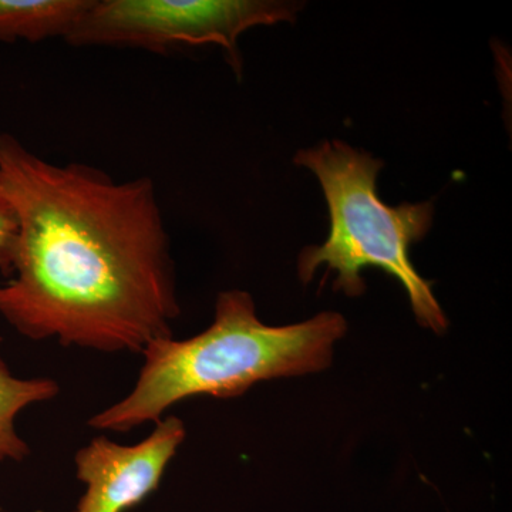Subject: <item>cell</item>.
<instances>
[{
  "label": "cell",
  "instance_id": "6da1fadb",
  "mask_svg": "<svg viewBox=\"0 0 512 512\" xmlns=\"http://www.w3.org/2000/svg\"><path fill=\"white\" fill-rule=\"evenodd\" d=\"M0 195L16 221L0 316L30 340L141 353L180 316L151 177L56 164L0 133Z\"/></svg>",
  "mask_w": 512,
  "mask_h": 512
},
{
  "label": "cell",
  "instance_id": "277c9868",
  "mask_svg": "<svg viewBox=\"0 0 512 512\" xmlns=\"http://www.w3.org/2000/svg\"><path fill=\"white\" fill-rule=\"evenodd\" d=\"M301 3L278 0H92L66 37L72 46L175 47L217 45L238 76V40L256 26L293 22Z\"/></svg>",
  "mask_w": 512,
  "mask_h": 512
},
{
  "label": "cell",
  "instance_id": "8992f818",
  "mask_svg": "<svg viewBox=\"0 0 512 512\" xmlns=\"http://www.w3.org/2000/svg\"><path fill=\"white\" fill-rule=\"evenodd\" d=\"M92 0H0V42L66 39Z\"/></svg>",
  "mask_w": 512,
  "mask_h": 512
},
{
  "label": "cell",
  "instance_id": "5b68a950",
  "mask_svg": "<svg viewBox=\"0 0 512 512\" xmlns=\"http://www.w3.org/2000/svg\"><path fill=\"white\" fill-rule=\"evenodd\" d=\"M156 424L136 446L97 437L77 451V477L86 484V493L76 512H124L157 490L187 433L178 417Z\"/></svg>",
  "mask_w": 512,
  "mask_h": 512
},
{
  "label": "cell",
  "instance_id": "3957f363",
  "mask_svg": "<svg viewBox=\"0 0 512 512\" xmlns=\"http://www.w3.org/2000/svg\"><path fill=\"white\" fill-rule=\"evenodd\" d=\"M293 163L318 178L330 220L328 239L302 249L299 255L298 275L303 284L312 281L320 266H326L328 275L336 274L333 289L355 298L366 291L363 269H382L402 284L417 322L443 333L446 315L431 291V282L421 278L409 254L414 242L430 231L433 201L404 202L399 207L384 204L376 185L383 161L343 141H323L299 151Z\"/></svg>",
  "mask_w": 512,
  "mask_h": 512
},
{
  "label": "cell",
  "instance_id": "7a4b0ae2",
  "mask_svg": "<svg viewBox=\"0 0 512 512\" xmlns=\"http://www.w3.org/2000/svg\"><path fill=\"white\" fill-rule=\"evenodd\" d=\"M346 332L348 322L336 312L296 325H265L248 292H221L210 328L191 339L148 343L134 389L89 424L127 433L158 423L168 407L190 397L228 399L262 380L320 372L332 363L333 346Z\"/></svg>",
  "mask_w": 512,
  "mask_h": 512
},
{
  "label": "cell",
  "instance_id": "ba28073f",
  "mask_svg": "<svg viewBox=\"0 0 512 512\" xmlns=\"http://www.w3.org/2000/svg\"><path fill=\"white\" fill-rule=\"evenodd\" d=\"M15 234V215L10 210L8 202L0 195V271L5 276L10 275V255H12Z\"/></svg>",
  "mask_w": 512,
  "mask_h": 512
},
{
  "label": "cell",
  "instance_id": "52a82bcc",
  "mask_svg": "<svg viewBox=\"0 0 512 512\" xmlns=\"http://www.w3.org/2000/svg\"><path fill=\"white\" fill-rule=\"evenodd\" d=\"M59 393L52 379H19L10 373L0 357V463L23 461L30 448L16 431L15 421L23 409L33 403L46 402Z\"/></svg>",
  "mask_w": 512,
  "mask_h": 512
}]
</instances>
